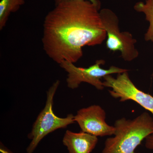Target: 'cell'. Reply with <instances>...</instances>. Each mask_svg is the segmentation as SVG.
Masks as SVG:
<instances>
[{
  "instance_id": "cell-7",
  "label": "cell",
  "mask_w": 153,
  "mask_h": 153,
  "mask_svg": "<svg viewBox=\"0 0 153 153\" xmlns=\"http://www.w3.org/2000/svg\"><path fill=\"white\" fill-rule=\"evenodd\" d=\"M106 113L101 106L90 105L79 110L74 119L81 131L96 137H105L114 134V126H110L105 121Z\"/></svg>"
},
{
  "instance_id": "cell-10",
  "label": "cell",
  "mask_w": 153,
  "mask_h": 153,
  "mask_svg": "<svg viewBox=\"0 0 153 153\" xmlns=\"http://www.w3.org/2000/svg\"><path fill=\"white\" fill-rule=\"evenodd\" d=\"M25 4V0H1L0 2V30L5 27L12 13L19 10Z\"/></svg>"
},
{
  "instance_id": "cell-3",
  "label": "cell",
  "mask_w": 153,
  "mask_h": 153,
  "mask_svg": "<svg viewBox=\"0 0 153 153\" xmlns=\"http://www.w3.org/2000/svg\"><path fill=\"white\" fill-rule=\"evenodd\" d=\"M60 82V80H56L47 91L45 106L38 115L32 131L28 135L31 141L27 149V153L34 152L41 140L48 134L58 129L65 128L69 125L75 123L74 116L72 114L61 118L57 117L53 112L54 97Z\"/></svg>"
},
{
  "instance_id": "cell-1",
  "label": "cell",
  "mask_w": 153,
  "mask_h": 153,
  "mask_svg": "<svg viewBox=\"0 0 153 153\" xmlns=\"http://www.w3.org/2000/svg\"><path fill=\"white\" fill-rule=\"evenodd\" d=\"M100 9L88 0H70L55 6L43 24L42 42L47 56L60 64L74 63L82 48L101 45L106 38Z\"/></svg>"
},
{
  "instance_id": "cell-5",
  "label": "cell",
  "mask_w": 153,
  "mask_h": 153,
  "mask_svg": "<svg viewBox=\"0 0 153 153\" xmlns=\"http://www.w3.org/2000/svg\"><path fill=\"white\" fill-rule=\"evenodd\" d=\"M105 63L104 60L100 59L97 60L94 64L88 68L77 67L74 63L67 61H63L59 65L67 73L66 81L69 88L76 89L82 82H86L98 90H102L105 87L102 79L105 76L128 71L114 66H110L108 69H103L101 66Z\"/></svg>"
},
{
  "instance_id": "cell-12",
  "label": "cell",
  "mask_w": 153,
  "mask_h": 153,
  "mask_svg": "<svg viewBox=\"0 0 153 153\" xmlns=\"http://www.w3.org/2000/svg\"><path fill=\"white\" fill-rule=\"evenodd\" d=\"M146 148L151 150H153V134L150 135L146 139Z\"/></svg>"
},
{
  "instance_id": "cell-4",
  "label": "cell",
  "mask_w": 153,
  "mask_h": 153,
  "mask_svg": "<svg viewBox=\"0 0 153 153\" xmlns=\"http://www.w3.org/2000/svg\"><path fill=\"white\" fill-rule=\"evenodd\" d=\"M102 22L106 33V47L110 51L119 52L124 61L131 62L139 57V52L135 45L137 41L129 32H120L119 20L111 10L100 11Z\"/></svg>"
},
{
  "instance_id": "cell-2",
  "label": "cell",
  "mask_w": 153,
  "mask_h": 153,
  "mask_svg": "<svg viewBox=\"0 0 153 153\" xmlns=\"http://www.w3.org/2000/svg\"><path fill=\"white\" fill-rule=\"evenodd\" d=\"M114 126V136L107 139L102 153H136L142 142L153 134V118L144 112L133 120H117Z\"/></svg>"
},
{
  "instance_id": "cell-11",
  "label": "cell",
  "mask_w": 153,
  "mask_h": 153,
  "mask_svg": "<svg viewBox=\"0 0 153 153\" xmlns=\"http://www.w3.org/2000/svg\"><path fill=\"white\" fill-rule=\"evenodd\" d=\"M55 3V5H57L60 3L63 2L67 1H70V0H53ZM90 1L91 3H93L100 10L101 8V4L100 1L99 0H88Z\"/></svg>"
},
{
  "instance_id": "cell-9",
  "label": "cell",
  "mask_w": 153,
  "mask_h": 153,
  "mask_svg": "<svg viewBox=\"0 0 153 153\" xmlns=\"http://www.w3.org/2000/svg\"><path fill=\"white\" fill-rule=\"evenodd\" d=\"M134 8L137 12L144 14L146 20L149 23L144 39L146 41L153 42V0H146L145 3L138 2L135 4Z\"/></svg>"
},
{
  "instance_id": "cell-6",
  "label": "cell",
  "mask_w": 153,
  "mask_h": 153,
  "mask_svg": "<svg viewBox=\"0 0 153 153\" xmlns=\"http://www.w3.org/2000/svg\"><path fill=\"white\" fill-rule=\"evenodd\" d=\"M103 79L105 88L112 89L108 92L113 97L119 99L121 102L128 100L134 101L153 116V97L137 88L131 80L128 71L119 73L116 77L109 74Z\"/></svg>"
},
{
  "instance_id": "cell-8",
  "label": "cell",
  "mask_w": 153,
  "mask_h": 153,
  "mask_svg": "<svg viewBox=\"0 0 153 153\" xmlns=\"http://www.w3.org/2000/svg\"><path fill=\"white\" fill-rule=\"evenodd\" d=\"M98 140L97 137L87 133L67 130L63 137V143L69 153H91Z\"/></svg>"
},
{
  "instance_id": "cell-13",
  "label": "cell",
  "mask_w": 153,
  "mask_h": 153,
  "mask_svg": "<svg viewBox=\"0 0 153 153\" xmlns=\"http://www.w3.org/2000/svg\"><path fill=\"white\" fill-rule=\"evenodd\" d=\"M152 76H153V72L152 74Z\"/></svg>"
}]
</instances>
